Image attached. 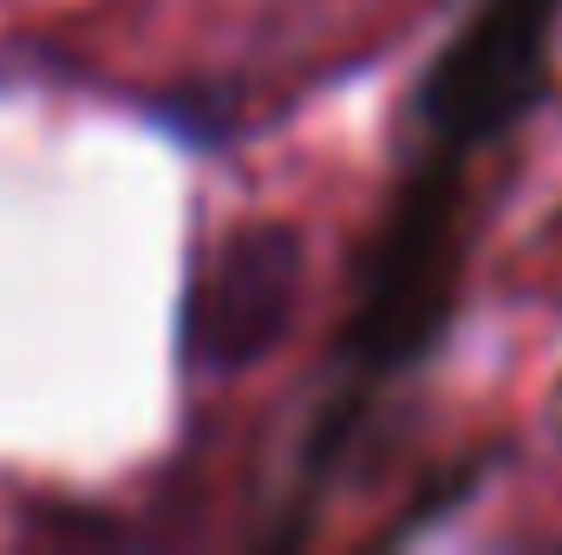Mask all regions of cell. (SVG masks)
<instances>
[{
    "label": "cell",
    "instance_id": "cell-1",
    "mask_svg": "<svg viewBox=\"0 0 562 555\" xmlns=\"http://www.w3.org/2000/svg\"><path fill=\"white\" fill-rule=\"evenodd\" d=\"M307 281V242L294 223H243L216 269H203L183 307V353L203 373H249L294 327Z\"/></svg>",
    "mask_w": 562,
    "mask_h": 555
}]
</instances>
